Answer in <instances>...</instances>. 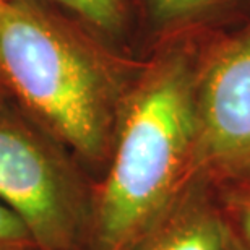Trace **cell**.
I'll use <instances>...</instances> for the list:
<instances>
[{
  "instance_id": "cell-1",
  "label": "cell",
  "mask_w": 250,
  "mask_h": 250,
  "mask_svg": "<svg viewBox=\"0 0 250 250\" xmlns=\"http://www.w3.org/2000/svg\"><path fill=\"white\" fill-rule=\"evenodd\" d=\"M211 28L158 38L145 57L94 181L80 250H132L193 179L195 78Z\"/></svg>"
},
{
  "instance_id": "cell-2",
  "label": "cell",
  "mask_w": 250,
  "mask_h": 250,
  "mask_svg": "<svg viewBox=\"0 0 250 250\" xmlns=\"http://www.w3.org/2000/svg\"><path fill=\"white\" fill-rule=\"evenodd\" d=\"M61 10L41 0H0V75L13 101L96 181L145 57L119 51Z\"/></svg>"
},
{
  "instance_id": "cell-3",
  "label": "cell",
  "mask_w": 250,
  "mask_h": 250,
  "mask_svg": "<svg viewBox=\"0 0 250 250\" xmlns=\"http://www.w3.org/2000/svg\"><path fill=\"white\" fill-rule=\"evenodd\" d=\"M94 177L62 142L18 106H0V203L42 250H80Z\"/></svg>"
},
{
  "instance_id": "cell-4",
  "label": "cell",
  "mask_w": 250,
  "mask_h": 250,
  "mask_svg": "<svg viewBox=\"0 0 250 250\" xmlns=\"http://www.w3.org/2000/svg\"><path fill=\"white\" fill-rule=\"evenodd\" d=\"M193 177L250 181V13L209 29L195 78Z\"/></svg>"
},
{
  "instance_id": "cell-5",
  "label": "cell",
  "mask_w": 250,
  "mask_h": 250,
  "mask_svg": "<svg viewBox=\"0 0 250 250\" xmlns=\"http://www.w3.org/2000/svg\"><path fill=\"white\" fill-rule=\"evenodd\" d=\"M234 241L218 190L193 177L132 250H231Z\"/></svg>"
},
{
  "instance_id": "cell-6",
  "label": "cell",
  "mask_w": 250,
  "mask_h": 250,
  "mask_svg": "<svg viewBox=\"0 0 250 250\" xmlns=\"http://www.w3.org/2000/svg\"><path fill=\"white\" fill-rule=\"evenodd\" d=\"M158 38L182 29L219 26L232 0H143Z\"/></svg>"
},
{
  "instance_id": "cell-7",
  "label": "cell",
  "mask_w": 250,
  "mask_h": 250,
  "mask_svg": "<svg viewBox=\"0 0 250 250\" xmlns=\"http://www.w3.org/2000/svg\"><path fill=\"white\" fill-rule=\"evenodd\" d=\"M67 10L101 36L116 42L130 26L128 0H46Z\"/></svg>"
},
{
  "instance_id": "cell-8",
  "label": "cell",
  "mask_w": 250,
  "mask_h": 250,
  "mask_svg": "<svg viewBox=\"0 0 250 250\" xmlns=\"http://www.w3.org/2000/svg\"><path fill=\"white\" fill-rule=\"evenodd\" d=\"M216 190L234 234L250 247V181Z\"/></svg>"
},
{
  "instance_id": "cell-9",
  "label": "cell",
  "mask_w": 250,
  "mask_h": 250,
  "mask_svg": "<svg viewBox=\"0 0 250 250\" xmlns=\"http://www.w3.org/2000/svg\"><path fill=\"white\" fill-rule=\"evenodd\" d=\"M39 249L26 226L13 211L0 203V250H36Z\"/></svg>"
},
{
  "instance_id": "cell-10",
  "label": "cell",
  "mask_w": 250,
  "mask_h": 250,
  "mask_svg": "<svg viewBox=\"0 0 250 250\" xmlns=\"http://www.w3.org/2000/svg\"><path fill=\"white\" fill-rule=\"evenodd\" d=\"M12 93H10V89L7 86V83H5V80L2 78V75H0V106L5 104L7 101H12Z\"/></svg>"
},
{
  "instance_id": "cell-11",
  "label": "cell",
  "mask_w": 250,
  "mask_h": 250,
  "mask_svg": "<svg viewBox=\"0 0 250 250\" xmlns=\"http://www.w3.org/2000/svg\"><path fill=\"white\" fill-rule=\"evenodd\" d=\"M231 250H250V247L244 246V244H242L241 241H239V239H237V236H236V241H234V244H232Z\"/></svg>"
},
{
  "instance_id": "cell-12",
  "label": "cell",
  "mask_w": 250,
  "mask_h": 250,
  "mask_svg": "<svg viewBox=\"0 0 250 250\" xmlns=\"http://www.w3.org/2000/svg\"><path fill=\"white\" fill-rule=\"evenodd\" d=\"M36 250H42V249H36Z\"/></svg>"
}]
</instances>
